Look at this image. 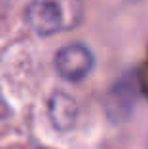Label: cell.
<instances>
[{"label":"cell","instance_id":"6da1fadb","mask_svg":"<svg viewBox=\"0 0 148 149\" xmlns=\"http://www.w3.org/2000/svg\"><path fill=\"white\" fill-rule=\"evenodd\" d=\"M84 19L82 0H34L25 10V21L40 36L67 32Z\"/></svg>","mask_w":148,"mask_h":149},{"label":"cell","instance_id":"7a4b0ae2","mask_svg":"<svg viewBox=\"0 0 148 149\" xmlns=\"http://www.w3.org/2000/svg\"><path fill=\"white\" fill-rule=\"evenodd\" d=\"M55 70L67 81H82L95 66L93 51L84 44H68L55 53Z\"/></svg>","mask_w":148,"mask_h":149},{"label":"cell","instance_id":"3957f363","mask_svg":"<svg viewBox=\"0 0 148 149\" xmlns=\"http://www.w3.org/2000/svg\"><path fill=\"white\" fill-rule=\"evenodd\" d=\"M48 115L51 125L61 132L74 128L78 119V104L70 95L63 91H55L48 102Z\"/></svg>","mask_w":148,"mask_h":149}]
</instances>
